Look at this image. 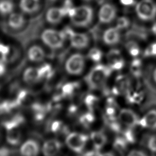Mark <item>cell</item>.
I'll return each mask as SVG.
<instances>
[{
    "instance_id": "obj_1",
    "label": "cell",
    "mask_w": 156,
    "mask_h": 156,
    "mask_svg": "<svg viewBox=\"0 0 156 156\" xmlns=\"http://www.w3.org/2000/svg\"><path fill=\"white\" fill-rule=\"evenodd\" d=\"M112 69L108 66L99 64L93 67L86 77V82L91 90L102 88L108 77L110 76Z\"/></svg>"
},
{
    "instance_id": "obj_2",
    "label": "cell",
    "mask_w": 156,
    "mask_h": 156,
    "mask_svg": "<svg viewBox=\"0 0 156 156\" xmlns=\"http://www.w3.org/2000/svg\"><path fill=\"white\" fill-rule=\"evenodd\" d=\"M68 16L74 26L79 27H85L93 21V10L91 7L87 5L73 7L69 10Z\"/></svg>"
},
{
    "instance_id": "obj_3",
    "label": "cell",
    "mask_w": 156,
    "mask_h": 156,
    "mask_svg": "<svg viewBox=\"0 0 156 156\" xmlns=\"http://www.w3.org/2000/svg\"><path fill=\"white\" fill-rule=\"evenodd\" d=\"M42 42L48 48L57 49L62 48L66 39L63 31L54 29H46L41 34Z\"/></svg>"
},
{
    "instance_id": "obj_4",
    "label": "cell",
    "mask_w": 156,
    "mask_h": 156,
    "mask_svg": "<svg viewBox=\"0 0 156 156\" xmlns=\"http://www.w3.org/2000/svg\"><path fill=\"white\" fill-rule=\"evenodd\" d=\"M85 65V62L83 55L80 53H74L66 59L65 63V69L68 74L77 76L82 73Z\"/></svg>"
},
{
    "instance_id": "obj_5",
    "label": "cell",
    "mask_w": 156,
    "mask_h": 156,
    "mask_svg": "<svg viewBox=\"0 0 156 156\" xmlns=\"http://www.w3.org/2000/svg\"><path fill=\"white\" fill-rule=\"evenodd\" d=\"M135 12L141 20H152L156 16V4L152 0H141L136 4Z\"/></svg>"
},
{
    "instance_id": "obj_6",
    "label": "cell",
    "mask_w": 156,
    "mask_h": 156,
    "mask_svg": "<svg viewBox=\"0 0 156 156\" xmlns=\"http://www.w3.org/2000/svg\"><path fill=\"white\" fill-rule=\"evenodd\" d=\"M89 137L83 133L71 132L69 133L65 140L66 144L71 151L79 153L83 151Z\"/></svg>"
},
{
    "instance_id": "obj_7",
    "label": "cell",
    "mask_w": 156,
    "mask_h": 156,
    "mask_svg": "<svg viewBox=\"0 0 156 156\" xmlns=\"http://www.w3.org/2000/svg\"><path fill=\"white\" fill-rule=\"evenodd\" d=\"M63 31L66 38L69 40L71 46L73 48L77 49H83L89 45L90 38L86 34L75 32L70 29Z\"/></svg>"
},
{
    "instance_id": "obj_8",
    "label": "cell",
    "mask_w": 156,
    "mask_h": 156,
    "mask_svg": "<svg viewBox=\"0 0 156 156\" xmlns=\"http://www.w3.org/2000/svg\"><path fill=\"white\" fill-rule=\"evenodd\" d=\"M118 120L119 122L129 128H133L138 125L140 118L137 114L130 108H122L118 113Z\"/></svg>"
},
{
    "instance_id": "obj_9",
    "label": "cell",
    "mask_w": 156,
    "mask_h": 156,
    "mask_svg": "<svg viewBox=\"0 0 156 156\" xmlns=\"http://www.w3.org/2000/svg\"><path fill=\"white\" fill-rule=\"evenodd\" d=\"M108 66L113 71H119L124 66V60L121 51L116 49L110 50L106 55Z\"/></svg>"
},
{
    "instance_id": "obj_10",
    "label": "cell",
    "mask_w": 156,
    "mask_h": 156,
    "mask_svg": "<svg viewBox=\"0 0 156 156\" xmlns=\"http://www.w3.org/2000/svg\"><path fill=\"white\" fill-rule=\"evenodd\" d=\"M116 16V9L112 4H104L98 12V18L101 23L108 24L112 22Z\"/></svg>"
},
{
    "instance_id": "obj_11",
    "label": "cell",
    "mask_w": 156,
    "mask_h": 156,
    "mask_svg": "<svg viewBox=\"0 0 156 156\" xmlns=\"http://www.w3.org/2000/svg\"><path fill=\"white\" fill-rule=\"evenodd\" d=\"M66 14L62 7H53L48 9L45 15L47 22L51 24H57L60 23Z\"/></svg>"
},
{
    "instance_id": "obj_12",
    "label": "cell",
    "mask_w": 156,
    "mask_h": 156,
    "mask_svg": "<svg viewBox=\"0 0 156 156\" xmlns=\"http://www.w3.org/2000/svg\"><path fill=\"white\" fill-rule=\"evenodd\" d=\"M27 57L29 61L34 63L43 62L46 57L45 51L40 46L35 44L31 46L27 50Z\"/></svg>"
},
{
    "instance_id": "obj_13",
    "label": "cell",
    "mask_w": 156,
    "mask_h": 156,
    "mask_svg": "<svg viewBox=\"0 0 156 156\" xmlns=\"http://www.w3.org/2000/svg\"><path fill=\"white\" fill-rule=\"evenodd\" d=\"M39 144L34 140H28L20 147V154L22 156H37L39 153Z\"/></svg>"
},
{
    "instance_id": "obj_14",
    "label": "cell",
    "mask_w": 156,
    "mask_h": 156,
    "mask_svg": "<svg viewBox=\"0 0 156 156\" xmlns=\"http://www.w3.org/2000/svg\"><path fill=\"white\" fill-rule=\"evenodd\" d=\"M62 147L61 143L54 139L46 141L42 147V152L44 156H55Z\"/></svg>"
},
{
    "instance_id": "obj_15",
    "label": "cell",
    "mask_w": 156,
    "mask_h": 156,
    "mask_svg": "<svg viewBox=\"0 0 156 156\" xmlns=\"http://www.w3.org/2000/svg\"><path fill=\"white\" fill-rule=\"evenodd\" d=\"M23 79L25 82L30 84L39 82L43 79L40 68L32 66L26 68L23 73Z\"/></svg>"
},
{
    "instance_id": "obj_16",
    "label": "cell",
    "mask_w": 156,
    "mask_h": 156,
    "mask_svg": "<svg viewBox=\"0 0 156 156\" xmlns=\"http://www.w3.org/2000/svg\"><path fill=\"white\" fill-rule=\"evenodd\" d=\"M138 125L149 129H156V110L148 111L141 118H140Z\"/></svg>"
},
{
    "instance_id": "obj_17",
    "label": "cell",
    "mask_w": 156,
    "mask_h": 156,
    "mask_svg": "<svg viewBox=\"0 0 156 156\" xmlns=\"http://www.w3.org/2000/svg\"><path fill=\"white\" fill-rule=\"evenodd\" d=\"M119 30L116 27H110L106 29L102 36L103 41L107 45L113 46L118 44L120 40Z\"/></svg>"
},
{
    "instance_id": "obj_18",
    "label": "cell",
    "mask_w": 156,
    "mask_h": 156,
    "mask_svg": "<svg viewBox=\"0 0 156 156\" xmlns=\"http://www.w3.org/2000/svg\"><path fill=\"white\" fill-rule=\"evenodd\" d=\"M26 23L24 16L21 13L13 12L8 16L7 24L9 27L13 30L21 29Z\"/></svg>"
},
{
    "instance_id": "obj_19",
    "label": "cell",
    "mask_w": 156,
    "mask_h": 156,
    "mask_svg": "<svg viewBox=\"0 0 156 156\" xmlns=\"http://www.w3.org/2000/svg\"><path fill=\"white\" fill-rule=\"evenodd\" d=\"M90 138L94 146V149L96 151L101 149L107 143L106 135L101 130L92 132L90 133Z\"/></svg>"
},
{
    "instance_id": "obj_20",
    "label": "cell",
    "mask_w": 156,
    "mask_h": 156,
    "mask_svg": "<svg viewBox=\"0 0 156 156\" xmlns=\"http://www.w3.org/2000/svg\"><path fill=\"white\" fill-rule=\"evenodd\" d=\"M40 6V0H20L19 7L21 10L27 14L37 12Z\"/></svg>"
},
{
    "instance_id": "obj_21",
    "label": "cell",
    "mask_w": 156,
    "mask_h": 156,
    "mask_svg": "<svg viewBox=\"0 0 156 156\" xmlns=\"http://www.w3.org/2000/svg\"><path fill=\"white\" fill-rule=\"evenodd\" d=\"M24 122V118L20 114H17L10 119L5 121L2 122V126L7 130H10L16 129Z\"/></svg>"
},
{
    "instance_id": "obj_22",
    "label": "cell",
    "mask_w": 156,
    "mask_h": 156,
    "mask_svg": "<svg viewBox=\"0 0 156 156\" xmlns=\"http://www.w3.org/2000/svg\"><path fill=\"white\" fill-rule=\"evenodd\" d=\"M21 140V132L16 129L7 131L6 135V140L7 143L13 146H16L20 143Z\"/></svg>"
},
{
    "instance_id": "obj_23",
    "label": "cell",
    "mask_w": 156,
    "mask_h": 156,
    "mask_svg": "<svg viewBox=\"0 0 156 156\" xmlns=\"http://www.w3.org/2000/svg\"><path fill=\"white\" fill-rule=\"evenodd\" d=\"M14 3L11 0H0V15L9 16L14 12Z\"/></svg>"
},
{
    "instance_id": "obj_24",
    "label": "cell",
    "mask_w": 156,
    "mask_h": 156,
    "mask_svg": "<svg viewBox=\"0 0 156 156\" xmlns=\"http://www.w3.org/2000/svg\"><path fill=\"white\" fill-rule=\"evenodd\" d=\"M116 104L113 98H108L105 108V114L109 121L116 120Z\"/></svg>"
},
{
    "instance_id": "obj_25",
    "label": "cell",
    "mask_w": 156,
    "mask_h": 156,
    "mask_svg": "<svg viewBox=\"0 0 156 156\" xmlns=\"http://www.w3.org/2000/svg\"><path fill=\"white\" fill-rule=\"evenodd\" d=\"M127 93V101L132 104H138L143 98V93L138 90L129 89Z\"/></svg>"
},
{
    "instance_id": "obj_26",
    "label": "cell",
    "mask_w": 156,
    "mask_h": 156,
    "mask_svg": "<svg viewBox=\"0 0 156 156\" xmlns=\"http://www.w3.org/2000/svg\"><path fill=\"white\" fill-rule=\"evenodd\" d=\"M117 88L116 91L118 92L119 90L121 91H125L126 93L130 89V81L127 77L124 75L118 76L116 78Z\"/></svg>"
},
{
    "instance_id": "obj_27",
    "label": "cell",
    "mask_w": 156,
    "mask_h": 156,
    "mask_svg": "<svg viewBox=\"0 0 156 156\" xmlns=\"http://www.w3.org/2000/svg\"><path fill=\"white\" fill-rule=\"evenodd\" d=\"M125 46L129 54L133 57H136L140 53V48L138 44L133 40L126 42Z\"/></svg>"
},
{
    "instance_id": "obj_28",
    "label": "cell",
    "mask_w": 156,
    "mask_h": 156,
    "mask_svg": "<svg viewBox=\"0 0 156 156\" xmlns=\"http://www.w3.org/2000/svg\"><path fill=\"white\" fill-rule=\"evenodd\" d=\"M130 72L135 76L138 77L141 73V62L138 58H135L132 60L130 64Z\"/></svg>"
},
{
    "instance_id": "obj_29",
    "label": "cell",
    "mask_w": 156,
    "mask_h": 156,
    "mask_svg": "<svg viewBox=\"0 0 156 156\" xmlns=\"http://www.w3.org/2000/svg\"><path fill=\"white\" fill-rule=\"evenodd\" d=\"M128 142L123 136H118L115 138L113 143L114 148L119 152H123L126 150Z\"/></svg>"
},
{
    "instance_id": "obj_30",
    "label": "cell",
    "mask_w": 156,
    "mask_h": 156,
    "mask_svg": "<svg viewBox=\"0 0 156 156\" xmlns=\"http://www.w3.org/2000/svg\"><path fill=\"white\" fill-rule=\"evenodd\" d=\"M94 119L95 118L93 112L88 110V112L80 116V122L84 126H89L94 121Z\"/></svg>"
},
{
    "instance_id": "obj_31",
    "label": "cell",
    "mask_w": 156,
    "mask_h": 156,
    "mask_svg": "<svg viewBox=\"0 0 156 156\" xmlns=\"http://www.w3.org/2000/svg\"><path fill=\"white\" fill-rule=\"evenodd\" d=\"M102 52L97 48H93L90 50L88 53V57L94 62H99L102 58Z\"/></svg>"
},
{
    "instance_id": "obj_32",
    "label": "cell",
    "mask_w": 156,
    "mask_h": 156,
    "mask_svg": "<svg viewBox=\"0 0 156 156\" xmlns=\"http://www.w3.org/2000/svg\"><path fill=\"white\" fill-rule=\"evenodd\" d=\"M77 85L76 83L69 82L65 84L62 89V96H70L74 92Z\"/></svg>"
},
{
    "instance_id": "obj_33",
    "label": "cell",
    "mask_w": 156,
    "mask_h": 156,
    "mask_svg": "<svg viewBox=\"0 0 156 156\" xmlns=\"http://www.w3.org/2000/svg\"><path fill=\"white\" fill-rule=\"evenodd\" d=\"M98 101V98L91 94H89L86 96L84 99V102L89 111L93 112V108Z\"/></svg>"
},
{
    "instance_id": "obj_34",
    "label": "cell",
    "mask_w": 156,
    "mask_h": 156,
    "mask_svg": "<svg viewBox=\"0 0 156 156\" xmlns=\"http://www.w3.org/2000/svg\"><path fill=\"white\" fill-rule=\"evenodd\" d=\"M14 108L15 106L12 101L2 100L0 99V115L9 112Z\"/></svg>"
},
{
    "instance_id": "obj_35",
    "label": "cell",
    "mask_w": 156,
    "mask_h": 156,
    "mask_svg": "<svg viewBox=\"0 0 156 156\" xmlns=\"http://www.w3.org/2000/svg\"><path fill=\"white\" fill-rule=\"evenodd\" d=\"M130 25L129 18L126 16H120L116 20V27L119 30H122L127 28Z\"/></svg>"
},
{
    "instance_id": "obj_36",
    "label": "cell",
    "mask_w": 156,
    "mask_h": 156,
    "mask_svg": "<svg viewBox=\"0 0 156 156\" xmlns=\"http://www.w3.org/2000/svg\"><path fill=\"white\" fill-rule=\"evenodd\" d=\"M50 130L53 133H58L59 132H62L64 129L62 122L60 121H54L50 125Z\"/></svg>"
},
{
    "instance_id": "obj_37",
    "label": "cell",
    "mask_w": 156,
    "mask_h": 156,
    "mask_svg": "<svg viewBox=\"0 0 156 156\" xmlns=\"http://www.w3.org/2000/svg\"><path fill=\"white\" fill-rule=\"evenodd\" d=\"M123 137L128 142V143H133L135 141V136L133 133V131L132 130V128L127 127V129L126 130H124L123 133Z\"/></svg>"
},
{
    "instance_id": "obj_38",
    "label": "cell",
    "mask_w": 156,
    "mask_h": 156,
    "mask_svg": "<svg viewBox=\"0 0 156 156\" xmlns=\"http://www.w3.org/2000/svg\"><path fill=\"white\" fill-rule=\"evenodd\" d=\"M144 55L146 57H156V42L152 43L144 51Z\"/></svg>"
},
{
    "instance_id": "obj_39",
    "label": "cell",
    "mask_w": 156,
    "mask_h": 156,
    "mask_svg": "<svg viewBox=\"0 0 156 156\" xmlns=\"http://www.w3.org/2000/svg\"><path fill=\"white\" fill-rule=\"evenodd\" d=\"M147 145L151 152L156 153V135H152L148 139Z\"/></svg>"
},
{
    "instance_id": "obj_40",
    "label": "cell",
    "mask_w": 156,
    "mask_h": 156,
    "mask_svg": "<svg viewBox=\"0 0 156 156\" xmlns=\"http://www.w3.org/2000/svg\"><path fill=\"white\" fill-rule=\"evenodd\" d=\"M7 71V65L5 59L1 57L0 58V77L3 76Z\"/></svg>"
},
{
    "instance_id": "obj_41",
    "label": "cell",
    "mask_w": 156,
    "mask_h": 156,
    "mask_svg": "<svg viewBox=\"0 0 156 156\" xmlns=\"http://www.w3.org/2000/svg\"><path fill=\"white\" fill-rule=\"evenodd\" d=\"M127 156H147V155L143 151L139 149H133L128 153Z\"/></svg>"
},
{
    "instance_id": "obj_42",
    "label": "cell",
    "mask_w": 156,
    "mask_h": 156,
    "mask_svg": "<svg viewBox=\"0 0 156 156\" xmlns=\"http://www.w3.org/2000/svg\"><path fill=\"white\" fill-rule=\"evenodd\" d=\"M9 48L4 44L0 40V55H1V57L4 58V55L9 52Z\"/></svg>"
},
{
    "instance_id": "obj_43",
    "label": "cell",
    "mask_w": 156,
    "mask_h": 156,
    "mask_svg": "<svg viewBox=\"0 0 156 156\" xmlns=\"http://www.w3.org/2000/svg\"><path fill=\"white\" fill-rule=\"evenodd\" d=\"M121 4L125 6H132L135 3V0H119Z\"/></svg>"
},
{
    "instance_id": "obj_44",
    "label": "cell",
    "mask_w": 156,
    "mask_h": 156,
    "mask_svg": "<svg viewBox=\"0 0 156 156\" xmlns=\"http://www.w3.org/2000/svg\"><path fill=\"white\" fill-rule=\"evenodd\" d=\"M10 151L7 147H1L0 148V156H9Z\"/></svg>"
},
{
    "instance_id": "obj_45",
    "label": "cell",
    "mask_w": 156,
    "mask_h": 156,
    "mask_svg": "<svg viewBox=\"0 0 156 156\" xmlns=\"http://www.w3.org/2000/svg\"><path fill=\"white\" fill-rule=\"evenodd\" d=\"M98 156H115V155L111 152H104V153L99 154Z\"/></svg>"
},
{
    "instance_id": "obj_46",
    "label": "cell",
    "mask_w": 156,
    "mask_h": 156,
    "mask_svg": "<svg viewBox=\"0 0 156 156\" xmlns=\"http://www.w3.org/2000/svg\"><path fill=\"white\" fill-rule=\"evenodd\" d=\"M152 79L154 82L156 83V68L154 69L152 73Z\"/></svg>"
},
{
    "instance_id": "obj_47",
    "label": "cell",
    "mask_w": 156,
    "mask_h": 156,
    "mask_svg": "<svg viewBox=\"0 0 156 156\" xmlns=\"http://www.w3.org/2000/svg\"><path fill=\"white\" fill-rule=\"evenodd\" d=\"M152 31L153 34L156 36V23H154L152 27Z\"/></svg>"
},
{
    "instance_id": "obj_48",
    "label": "cell",
    "mask_w": 156,
    "mask_h": 156,
    "mask_svg": "<svg viewBox=\"0 0 156 156\" xmlns=\"http://www.w3.org/2000/svg\"><path fill=\"white\" fill-rule=\"evenodd\" d=\"M86 1H89V0H86Z\"/></svg>"
}]
</instances>
